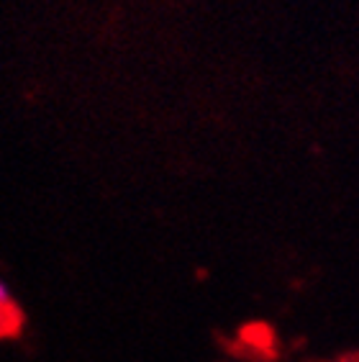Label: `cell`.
Returning a JSON list of instances; mask_svg holds the SVG:
<instances>
[{
    "mask_svg": "<svg viewBox=\"0 0 359 362\" xmlns=\"http://www.w3.org/2000/svg\"><path fill=\"white\" fill-rule=\"evenodd\" d=\"M18 332H21V308L16 306L11 293L0 283V339L16 337Z\"/></svg>",
    "mask_w": 359,
    "mask_h": 362,
    "instance_id": "cell-1",
    "label": "cell"
}]
</instances>
